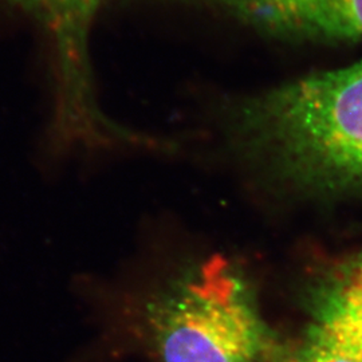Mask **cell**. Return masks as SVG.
I'll use <instances>...</instances> for the list:
<instances>
[{
    "mask_svg": "<svg viewBox=\"0 0 362 362\" xmlns=\"http://www.w3.org/2000/svg\"><path fill=\"white\" fill-rule=\"evenodd\" d=\"M224 139L247 167L293 192L362 188V61L298 78L235 103Z\"/></svg>",
    "mask_w": 362,
    "mask_h": 362,
    "instance_id": "6da1fadb",
    "label": "cell"
},
{
    "mask_svg": "<svg viewBox=\"0 0 362 362\" xmlns=\"http://www.w3.org/2000/svg\"><path fill=\"white\" fill-rule=\"evenodd\" d=\"M130 305L128 326L153 362H267L275 356L251 287L219 254L176 266Z\"/></svg>",
    "mask_w": 362,
    "mask_h": 362,
    "instance_id": "7a4b0ae2",
    "label": "cell"
},
{
    "mask_svg": "<svg viewBox=\"0 0 362 362\" xmlns=\"http://www.w3.org/2000/svg\"><path fill=\"white\" fill-rule=\"evenodd\" d=\"M25 10L46 27L54 47V116L50 143L65 151L105 146L119 127L98 109L93 89L89 33L101 0H0Z\"/></svg>",
    "mask_w": 362,
    "mask_h": 362,
    "instance_id": "3957f363",
    "label": "cell"
},
{
    "mask_svg": "<svg viewBox=\"0 0 362 362\" xmlns=\"http://www.w3.org/2000/svg\"><path fill=\"white\" fill-rule=\"evenodd\" d=\"M214 6L274 38L362 40V0H189Z\"/></svg>",
    "mask_w": 362,
    "mask_h": 362,
    "instance_id": "277c9868",
    "label": "cell"
},
{
    "mask_svg": "<svg viewBox=\"0 0 362 362\" xmlns=\"http://www.w3.org/2000/svg\"><path fill=\"white\" fill-rule=\"evenodd\" d=\"M311 306L314 324L362 346V252L325 276Z\"/></svg>",
    "mask_w": 362,
    "mask_h": 362,
    "instance_id": "5b68a950",
    "label": "cell"
},
{
    "mask_svg": "<svg viewBox=\"0 0 362 362\" xmlns=\"http://www.w3.org/2000/svg\"><path fill=\"white\" fill-rule=\"evenodd\" d=\"M284 362H362V349L309 332L303 344L285 356Z\"/></svg>",
    "mask_w": 362,
    "mask_h": 362,
    "instance_id": "8992f818",
    "label": "cell"
}]
</instances>
